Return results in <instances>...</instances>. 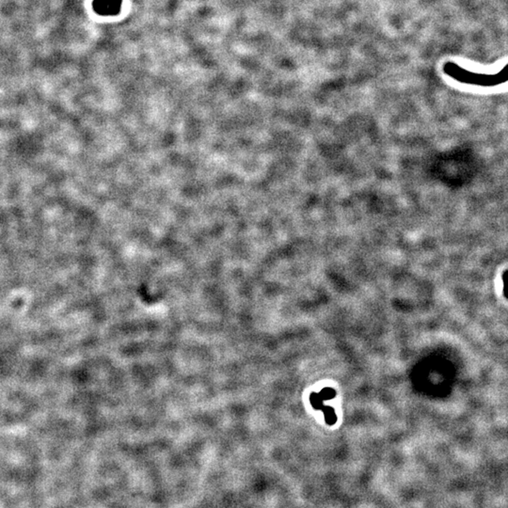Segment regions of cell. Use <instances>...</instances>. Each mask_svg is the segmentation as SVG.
<instances>
[{
    "label": "cell",
    "instance_id": "cell-4",
    "mask_svg": "<svg viewBox=\"0 0 508 508\" xmlns=\"http://www.w3.org/2000/svg\"><path fill=\"white\" fill-rule=\"evenodd\" d=\"M322 399H330L335 396V392L331 389H325L322 391L321 395H319Z\"/></svg>",
    "mask_w": 508,
    "mask_h": 508
},
{
    "label": "cell",
    "instance_id": "cell-1",
    "mask_svg": "<svg viewBox=\"0 0 508 508\" xmlns=\"http://www.w3.org/2000/svg\"><path fill=\"white\" fill-rule=\"evenodd\" d=\"M443 73L456 81L477 87H496L508 82V63L495 73H483L465 69L454 61H447L442 66Z\"/></svg>",
    "mask_w": 508,
    "mask_h": 508
},
{
    "label": "cell",
    "instance_id": "cell-3",
    "mask_svg": "<svg viewBox=\"0 0 508 508\" xmlns=\"http://www.w3.org/2000/svg\"><path fill=\"white\" fill-rule=\"evenodd\" d=\"M503 285H504V295L508 299V269L503 273Z\"/></svg>",
    "mask_w": 508,
    "mask_h": 508
},
{
    "label": "cell",
    "instance_id": "cell-2",
    "mask_svg": "<svg viewBox=\"0 0 508 508\" xmlns=\"http://www.w3.org/2000/svg\"><path fill=\"white\" fill-rule=\"evenodd\" d=\"M122 6V0H95L93 7L100 14H115Z\"/></svg>",
    "mask_w": 508,
    "mask_h": 508
}]
</instances>
